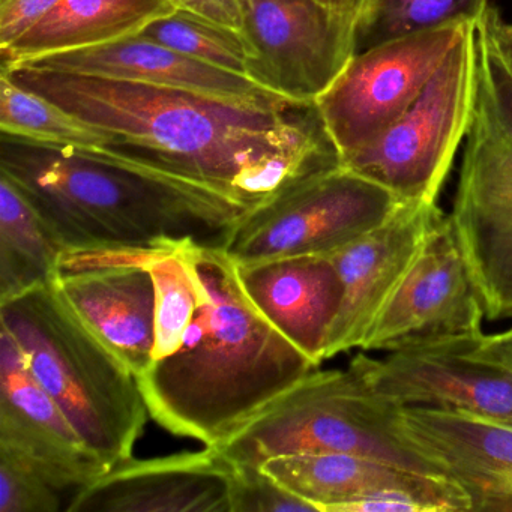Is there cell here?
<instances>
[{
  "label": "cell",
  "instance_id": "obj_1",
  "mask_svg": "<svg viewBox=\"0 0 512 512\" xmlns=\"http://www.w3.org/2000/svg\"><path fill=\"white\" fill-rule=\"evenodd\" d=\"M133 149L248 208L340 163L313 106L233 103L142 83L17 67L2 70Z\"/></svg>",
  "mask_w": 512,
  "mask_h": 512
},
{
  "label": "cell",
  "instance_id": "obj_2",
  "mask_svg": "<svg viewBox=\"0 0 512 512\" xmlns=\"http://www.w3.org/2000/svg\"><path fill=\"white\" fill-rule=\"evenodd\" d=\"M10 178L65 250L217 242L248 206L124 148L52 149L2 137Z\"/></svg>",
  "mask_w": 512,
  "mask_h": 512
},
{
  "label": "cell",
  "instance_id": "obj_3",
  "mask_svg": "<svg viewBox=\"0 0 512 512\" xmlns=\"http://www.w3.org/2000/svg\"><path fill=\"white\" fill-rule=\"evenodd\" d=\"M187 253L199 281L196 316L179 349L137 380L161 427L217 448L317 365L251 304L217 242H187Z\"/></svg>",
  "mask_w": 512,
  "mask_h": 512
},
{
  "label": "cell",
  "instance_id": "obj_4",
  "mask_svg": "<svg viewBox=\"0 0 512 512\" xmlns=\"http://www.w3.org/2000/svg\"><path fill=\"white\" fill-rule=\"evenodd\" d=\"M0 325L92 454L110 469L133 457L149 415L139 380L52 283L0 302Z\"/></svg>",
  "mask_w": 512,
  "mask_h": 512
},
{
  "label": "cell",
  "instance_id": "obj_5",
  "mask_svg": "<svg viewBox=\"0 0 512 512\" xmlns=\"http://www.w3.org/2000/svg\"><path fill=\"white\" fill-rule=\"evenodd\" d=\"M217 449L236 466L346 452L449 478L404 430L403 407L376 394L350 367L311 371Z\"/></svg>",
  "mask_w": 512,
  "mask_h": 512
},
{
  "label": "cell",
  "instance_id": "obj_6",
  "mask_svg": "<svg viewBox=\"0 0 512 512\" xmlns=\"http://www.w3.org/2000/svg\"><path fill=\"white\" fill-rule=\"evenodd\" d=\"M400 200L337 163L247 209L217 244L236 265L340 250L386 220Z\"/></svg>",
  "mask_w": 512,
  "mask_h": 512
},
{
  "label": "cell",
  "instance_id": "obj_7",
  "mask_svg": "<svg viewBox=\"0 0 512 512\" xmlns=\"http://www.w3.org/2000/svg\"><path fill=\"white\" fill-rule=\"evenodd\" d=\"M476 89L473 23L400 121L340 164L382 185L400 202H436L469 131Z\"/></svg>",
  "mask_w": 512,
  "mask_h": 512
},
{
  "label": "cell",
  "instance_id": "obj_8",
  "mask_svg": "<svg viewBox=\"0 0 512 512\" xmlns=\"http://www.w3.org/2000/svg\"><path fill=\"white\" fill-rule=\"evenodd\" d=\"M473 23L404 35L350 59L313 104L340 163L373 145L400 121Z\"/></svg>",
  "mask_w": 512,
  "mask_h": 512
},
{
  "label": "cell",
  "instance_id": "obj_9",
  "mask_svg": "<svg viewBox=\"0 0 512 512\" xmlns=\"http://www.w3.org/2000/svg\"><path fill=\"white\" fill-rule=\"evenodd\" d=\"M484 302L451 215L431 227L421 251L365 335L364 352H398L481 337Z\"/></svg>",
  "mask_w": 512,
  "mask_h": 512
},
{
  "label": "cell",
  "instance_id": "obj_10",
  "mask_svg": "<svg viewBox=\"0 0 512 512\" xmlns=\"http://www.w3.org/2000/svg\"><path fill=\"white\" fill-rule=\"evenodd\" d=\"M254 58L248 79L299 106H313L356 55V23L317 0H242Z\"/></svg>",
  "mask_w": 512,
  "mask_h": 512
},
{
  "label": "cell",
  "instance_id": "obj_11",
  "mask_svg": "<svg viewBox=\"0 0 512 512\" xmlns=\"http://www.w3.org/2000/svg\"><path fill=\"white\" fill-rule=\"evenodd\" d=\"M158 250H65L50 281L71 310L136 377L151 365L154 352L155 286L149 263Z\"/></svg>",
  "mask_w": 512,
  "mask_h": 512
},
{
  "label": "cell",
  "instance_id": "obj_12",
  "mask_svg": "<svg viewBox=\"0 0 512 512\" xmlns=\"http://www.w3.org/2000/svg\"><path fill=\"white\" fill-rule=\"evenodd\" d=\"M475 340L413 347L385 358L359 353L349 367L398 406L454 410L512 425V368L476 353Z\"/></svg>",
  "mask_w": 512,
  "mask_h": 512
},
{
  "label": "cell",
  "instance_id": "obj_13",
  "mask_svg": "<svg viewBox=\"0 0 512 512\" xmlns=\"http://www.w3.org/2000/svg\"><path fill=\"white\" fill-rule=\"evenodd\" d=\"M442 215L436 202H401L379 226L328 254L343 283V301L329 332L325 359L361 349Z\"/></svg>",
  "mask_w": 512,
  "mask_h": 512
},
{
  "label": "cell",
  "instance_id": "obj_14",
  "mask_svg": "<svg viewBox=\"0 0 512 512\" xmlns=\"http://www.w3.org/2000/svg\"><path fill=\"white\" fill-rule=\"evenodd\" d=\"M260 467L316 512H344L352 503L371 499L404 500L418 512H470L466 493L452 479L413 472L365 455H281Z\"/></svg>",
  "mask_w": 512,
  "mask_h": 512
},
{
  "label": "cell",
  "instance_id": "obj_15",
  "mask_svg": "<svg viewBox=\"0 0 512 512\" xmlns=\"http://www.w3.org/2000/svg\"><path fill=\"white\" fill-rule=\"evenodd\" d=\"M236 466L217 448L128 458L71 496L67 512H230Z\"/></svg>",
  "mask_w": 512,
  "mask_h": 512
},
{
  "label": "cell",
  "instance_id": "obj_16",
  "mask_svg": "<svg viewBox=\"0 0 512 512\" xmlns=\"http://www.w3.org/2000/svg\"><path fill=\"white\" fill-rule=\"evenodd\" d=\"M0 448L37 464L65 491L109 472L38 383L17 341L0 332Z\"/></svg>",
  "mask_w": 512,
  "mask_h": 512
},
{
  "label": "cell",
  "instance_id": "obj_17",
  "mask_svg": "<svg viewBox=\"0 0 512 512\" xmlns=\"http://www.w3.org/2000/svg\"><path fill=\"white\" fill-rule=\"evenodd\" d=\"M502 22L491 5L475 22L478 89L455 202H512V62Z\"/></svg>",
  "mask_w": 512,
  "mask_h": 512
},
{
  "label": "cell",
  "instance_id": "obj_18",
  "mask_svg": "<svg viewBox=\"0 0 512 512\" xmlns=\"http://www.w3.org/2000/svg\"><path fill=\"white\" fill-rule=\"evenodd\" d=\"M403 425L466 493L470 512H512V425L422 406L403 407Z\"/></svg>",
  "mask_w": 512,
  "mask_h": 512
},
{
  "label": "cell",
  "instance_id": "obj_19",
  "mask_svg": "<svg viewBox=\"0 0 512 512\" xmlns=\"http://www.w3.org/2000/svg\"><path fill=\"white\" fill-rule=\"evenodd\" d=\"M19 67L179 89L233 103L287 101L248 77L194 61L142 34L91 49L46 56Z\"/></svg>",
  "mask_w": 512,
  "mask_h": 512
},
{
  "label": "cell",
  "instance_id": "obj_20",
  "mask_svg": "<svg viewBox=\"0 0 512 512\" xmlns=\"http://www.w3.org/2000/svg\"><path fill=\"white\" fill-rule=\"evenodd\" d=\"M236 266L251 304L319 367L343 301V283L328 254Z\"/></svg>",
  "mask_w": 512,
  "mask_h": 512
},
{
  "label": "cell",
  "instance_id": "obj_21",
  "mask_svg": "<svg viewBox=\"0 0 512 512\" xmlns=\"http://www.w3.org/2000/svg\"><path fill=\"white\" fill-rule=\"evenodd\" d=\"M169 0H59L26 34L0 50L4 70L46 56L116 43L176 13Z\"/></svg>",
  "mask_w": 512,
  "mask_h": 512
},
{
  "label": "cell",
  "instance_id": "obj_22",
  "mask_svg": "<svg viewBox=\"0 0 512 512\" xmlns=\"http://www.w3.org/2000/svg\"><path fill=\"white\" fill-rule=\"evenodd\" d=\"M64 251L22 190L0 175V302L50 283Z\"/></svg>",
  "mask_w": 512,
  "mask_h": 512
},
{
  "label": "cell",
  "instance_id": "obj_23",
  "mask_svg": "<svg viewBox=\"0 0 512 512\" xmlns=\"http://www.w3.org/2000/svg\"><path fill=\"white\" fill-rule=\"evenodd\" d=\"M488 320L512 317V202H455L451 212Z\"/></svg>",
  "mask_w": 512,
  "mask_h": 512
},
{
  "label": "cell",
  "instance_id": "obj_24",
  "mask_svg": "<svg viewBox=\"0 0 512 512\" xmlns=\"http://www.w3.org/2000/svg\"><path fill=\"white\" fill-rule=\"evenodd\" d=\"M2 137L52 149L116 146L118 140L0 71Z\"/></svg>",
  "mask_w": 512,
  "mask_h": 512
},
{
  "label": "cell",
  "instance_id": "obj_25",
  "mask_svg": "<svg viewBox=\"0 0 512 512\" xmlns=\"http://www.w3.org/2000/svg\"><path fill=\"white\" fill-rule=\"evenodd\" d=\"M488 7L490 0H365L356 23V53L415 32L476 22Z\"/></svg>",
  "mask_w": 512,
  "mask_h": 512
},
{
  "label": "cell",
  "instance_id": "obj_26",
  "mask_svg": "<svg viewBox=\"0 0 512 512\" xmlns=\"http://www.w3.org/2000/svg\"><path fill=\"white\" fill-rule=\"evenodd\" d=\"M190 242V241H187ZM187 242L160 248L149 263L155 286V344L152 361L173 355L196 316L199 281Z\"/></svg>",
  "mask_w": 512,
  "mask_h": 512
},
{
  "label": "cell",
  "instance_id": "obj_27",
  "mask_svg": "<svg viewBox=\"0 0 512 512\" xmlns=\"http://www.w3.org/2000/svg\"><path fill=\"white\" fill-rule=\"evenodd\" d=\"M194 61L238 76L248 77L254 53L244 32L176 11L173 16L152 23L142 32Z\"/></svg>",
  "mask_w": 512,
  "mask_h": 512
},
{
  "label": "cell",
  "instance_id": "obj_28",
  "mask_svg": "<svg viewBox=\"0 0 512 512\" xmlns=\"http://www.w3.org/2000/svg\"><path fill=\"white\" fill-rule=\"evenodd\" d=\"M64 493L37 464L0 448V512H58Z\"/></svg>",
  "mask_w": 512,
  "mask_h": 512
},
{
  "label": "cell",
  "instance_id": "obj_29",
  "mask_svg": "<svg viewBox=\"0 0 512 512\" xmlns=\"http://www.w3.org/2000/svg\"><path fill=\"white\" fill-rule=\"evenodd\" d=\"M283 511L316 512V509L281 487L262 467L236 466L230 512Z\"/></svg>",
  "mask_w": 512,
  "mask_h": 512
},
{
  "label": "cell",
  "instance_id": "obj_30",
  "mask_svg": "<svg viewBox=\"0 0 512 512\" xmlns=\"http://www.w3.org/2000/svg\"><path fill=\"white\" fill-rule=\"evenodd\" d=\"M59 0H0V50L16 43Z\"/></svg>",
  "mask_w": 512,
  "mask_h": 512
},
{
  "label": "cell",
  "instance_id": "obj_31",
  "mask_svg": "<svg viewBox=\"0 0 512 512\" xmlns=\"http://www.w3.org/2000/svg\"><path fill=\"white\" fill-rule=\"evenodd\" d=\"M178 11L242 32L245 14L242 0H169Z\"/></svg>",
  "mask_w": 512,
  "mask_h": 512
},
{
  "label": "cell",
  "instance_id": "obj_32",
  "mask_svg": "<svg viewBox=\"0 0 512 512\" xmlns=\"http://www.w3.org/2000/svg\"><path fill=\"white\" fill-rule=\"evenodd\" d=\"M473 349L479 355L487 356L512 368V326L497 334H482L476 338Z\"/></svg>",
  "mask_w": 512,
  "mask_h": 512
},
{
  "label": "cell",
  "instance_id": "obj_33",
  "mask_svg": "<svg viewBox=\"0 0 512 512\" xmlns=\"http://www.w3.org/2000/svg\"><path fill=\"white\" fill-rule=\"evenodd\" d=\"M317 2L331 10L332 13L347 17L355 23H358L365 4V0H317Z\"/></svg>",
  "mask_w": 512,
  "mask_h": 512
},
{
  "label": "cell",
  "instance_id": "obj_34",
  "mask_svg": "<svg viewBox=\"0 0 512 512\" xmlns=\"http://www.w3.org/2000/svg\"><path fill=\"white\" fill-rule=\"evenodd\" d=\"M502 37L503 43H505L506 52H508L509 59L512 62V22H502Z\"/></svg>",
  "mask_w": 512,
  "mask_h": 512
}]
</instances>
